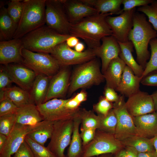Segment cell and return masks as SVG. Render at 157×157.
<instances>
[{
    "instance_id": "6da1fadb",
    "label": "cell",
    "mask_w": 157,
    "mask_h": 157,
    "mask_svg": "<svg viewBox=\"0 0 157 157\" xmlns=\"http://www.w3.org/2000/svg\"><path fill=\"white\" fill-rule=\"evenodd\" d=\"M110 13H97L86 17L76 23L71 24L69 34L83 40L88 47L96 49L101 45L104 37L112 35V31L106 21Z\"/></svg>"
},
{
    "instance_id": "7a4b0ae2",
    "label": "cell",
    "mask_w": 157,
    "mask_h": 157,
    "mask_svg": "<svg viewBox=\"0 0 157 157\" xmlns=\"http://www.w3.org/2000/svg\"><path fill=\"white\" fill-rule=\"evenodd\" d=\"M133 22L129 40L132 42L135 49L137 63L144 69L150 56L148 49L149 44L151 40L157 37V32L143 13L135 12Z\"/></svg>"
},
{
    "instance_id": "3957f363",
    "label": "cell",
    "mask_w": 157,
    "mask_h": 157,
    "mask_svg": "<svg viewBox=\"0 0 157 157\" xmlns=\"http://www.w3.org/2000/svg\"><path fill=\"white\" fill-rule=\"evenodd\" d=\"M71 36L60 34L46 24L28 33L21 38L24 48L31 51L50 53L58 44Z\"/></svg>"
},
{
    "instance_id": "277c9868",
    "label": "cell",
    "mask_w": 157,
    "mask_h": 157,
    "mask_svg": "<svg viewBox=\"0 0 157 157\" xmlns=\"http://www.w3.org/2000/svg\"><path fill=\"white\" fill-rule=\"evenodd\" d=\"M22 14L13 38L21 39L45 24L46 0H24Z\"/></svg>"
},
{
    "instance_id": "5b68a950",
    "label": "cell",
    "mask_w": 157,
    "mask_h": 157,
    "mask_svg": "<svg viewBox=\"0 0 157 157\" xmlns=\"http://www.w3.org/2000/svg\"><path fill=\"white\" fill-rule=\"evenodd\" d=\"M104 79L99 62L95 58L81 64L76 69L69 86V94L79 88L98 85Z\"/></svg>"
},
{
    "instance_id": "8992f818",
    "label": "cell",
    "mask_w": 157,
    "mask_h": 157,
    "mask_svg": "<svg viewBox=\"0 0 157 157\" xmlns=\"http://www.w3.org/2000/svg\"><path fill=\"white\" fill-rule=\"evenodd\" d=\"M22 55V64L37 74L51 77L59 71L61 67L57 61L50 53L33 52L24 48Z\"/></svg>"
},
{
    "instance_id": "52a82bcc",
    "label": "cell",
    "mask_w": 157,
    "mask_h": 157,
    "mask_svg": "<svg viewBox=\"0 0 157 157\" xmlns=\"http://www.w3.org/2000/svg\"><path fill=\"white\" fill-rule=\"evenodd\" d=\"M124 146L114 135L96 130L93 139L83 147L81 157H92L107 154H115Z\"/></svg>"
},
{
    "instance_id": "ba28073f",
    "label": "cell",
    "mask_w": 157,
    "mask_h": 157,
    "mask_svg": "<svg viewBox=\"0 0 157 157\" xmlns=\"http://www.w3.org/2000/svg\"><path fill=\"white\" fill-rule=\"evenodd\" d=\"M74 119L61 120L53 122L50 141L47 147L56 157H66L65 148L70 143Z\"/></svg>"
},
{
    "instance_id": "9c48e42d",
    "label": "cell",
    "mask_w": 157,
    "mask_h": 157,
    "mask_svg": "<svg viewBox=\"0 0 157 157\" xmlns=\"http://www.w3.org/2000/svg\"><path fill=\"white\" fill-rule=\"evenodd\" d=\"M70 98L53 99L37 106V107L44 120L54 122L74 119L79 116L81 109L71 110L67 108L65 105Z\"/></svg>"
},
{
    "instance_id": "30bf717a",
    "label": "cell",
    "mask_w": 157,
    "mask_h": 157,
    "mask_svg": "<svg viewBox=\"0 0 157 157\" xmlns=\"http://www.w3.org/2000/svg\"><path fill=\"white\" fill-rule=\"evenodd\" d=\"M45 19V24L49 27L60 34H69L71 24L65 11L62 0H46Z\"/></svg>"
},
{
    "instance_id": "8fae6325",
    "label": "cell",
    "mask_w": 157,
    "mask_h": 157,
    "mask_svg": "<svg viewBox=\"0 0 157 157\" xmlns=\"http://www.w3.org/2000/svg\"><path fill=\"white\" fill-rule=\"evenodd\" d=\"M50 54L58 62L60 67L82 64L95 58L94 49L88 48L79 52L68 47L65 42L55 47Z\"/></svg>"
},
{
    "instance_id": "7c38bea8",
    "label": "cell",
    "mask_w": 157,
    "mask_h": 157,
    "mask_svg": "<svg viewBox=\"0 0 157 157\" xmlns=\"http://www.w3.org/2000/svg\"><path fill=\"white\" fill-rule=\"evenodd\" d=\"M118 100L113 104V110L117 119L114 136L119 141L129 137L138 135L133 116L128 112L125 106L124 96L119 95Z\"/></svg>"
},
{
    "instance_id": "4fadbf2b",
    "label": "cell",
    "mask_w": 157,
    "mask_h": 157,
    "mask_svg": "<svg viewBox=\"0 0 157 157\" xmlns=\"http://www.w3.org/2000/svg\"><path fill=\"white\" fill-rule=\"evenodd\" d=\"M136 8L124 11L119 15L106 18V21L112 31L113 36L119 42H126L129 40V33L133 26V15Z\"/></svg>"
},
{
    "instance_id": "5bb4252c",
    "label": "cell",
    "mask_w": 157,
    "mask_h": 157,
    "mask_svg": "<svg viewBox=\"0 0 157 157\" xmlns=\"http://www.w3.org/2000/svg\"><path fill=\"white\" fill-rule=\"evenodd\" d=\"M37 124L31 126L16 123L7 137L4 147L0 151V157H11L14 154L25 141L27 135L35 129Z\"/></svg>"
},
{
    "instance_id": "9a60e30c",
    "label": "cell",
    "mask_w": 157,
    "mask_h": 157,
    "mask_svg": "<svg viewBox=\"0 0 157 157\" xmlns=\"http://www.w3.org/2000/svg\"><path fill=\"white\" fill-rule=\"evenodd\" d=\"M125 104L128 112L133 117L155 111L151 95L140 90L128 97Z\"/></svg>"
},
{
    "instance_id": "2e32d148",
    "label": "cell",
    "mask_w": 157,
    "mask_h": 157,
    "mask_svg": "<svg viewBox=\"0 0 157 157\" xmlns=\"http://www.w3.org/2000/svg\"><path fill=\"white\" fill-rule=\"evenodd\" d=\"M4 65L13 83L30 93L37 74L21 64L11 63Z\"/></svg>"
},
{
    "instance_id": "e0dca14e",
    "label": "cell",
    "mask_w": 157,
    "mask_h": 157,
    "mask_svg": "<svg viewBox=\"0 0 157 157\" xmlns=\"http://www.w3.org/2000/svg\"><path fill=\"white\" fill-rule=\"evenodd\" d=\"M24 48L21 39L13 38L0 41V63L6 65L11 63L22 64V51Z\"/></svg>"
},
{
    "instance_id": "ac0fdd59",
    "label": "cell",
    "mask_w": 157,
    "mask_h": 157,
    "mask_svg": "<svg viewBox=\"0 0 157 157\" xmlns=\"http://www.w3.org/2000/svg\"><path fill=\"white\" fill-rule=\"evenodd\" d=\"M101 40V45L94 49L96 56L101 59V71L103 74L110 62L119 57L121 49L118 41L112 35L104 37Z\"/></svg>"
},
{
    "instance_id": "d6986e66",
    "label": "cell",
    "mask_w": 157,
    "mask_h": 157,
    "mask_svg": "<svg viewBox=\"0 0 157 157\" xmlns=\"http://www.w3.org/2000/svg\"><path fill=\"white\" fill-rule=\"evenodd\" d=\"M68 66L61 67L59 71L51 77L44 101L63 97L69 87V73Z\"/></svg>"
},
{
    "instance_id": "ffe728a7",
    "label": "cell",
    "mask_w": 157,
    "mask_h": 157,
    "mask_svg": "<svg viewBox=\"0 0 157 157\" xmlns=\"http://www.w3.org/2000/svg\"><path fill=\"white\" fill-rule=\"evenodd\" d=\"M68 20L71 24L98 13L94 8L87 6L80 0H62Z\"/></svg>"
},
{
    "instance_id": "44dd1931",
    "label": "cell",
    "mask_w": 157,
    "mask_h": 157,
    "mask_svg": "<svg viewBox=\"0 0 157 157\" xmlns=\"http://www.w3.org/2000/svg\"><path fill=\"white\" fill-rule=\"evenodd\" d=\"M133 117L138 135L150 138L157 134V111Z\"/></svg>"
},
{
    "instance_id": "7402d4cb",
    "label": "cell",
    "mask_w": 157,
    "mask_h": 157,
    "mask_svg": "<svg viewBox=\"0 0 157 157\" xmlns=\"http://www.w3.org/2000/svg\"><path fill=\"white\" fill-rule=\"evenodd\" d=\"M142 79L135 75L132 69L126 65L120 83L115 90L128 98L140 90V84Z\"/></svg>"
},
{
    "instance_id": "603a6c76",
    "label": "cell",
    "mask_w": 157,
    "mask_h": 157,
    "mask_svg": "<svg viewBox=\"0 0 157 157\" xmlns=\"http://www.w3.org/2000/svg\"><path fill=\"white\" fill-rule=\"evenodd\" d=\"M16 123L28 125H34L44 120L34 104L17 108L15 113Z\"/></svg>"
},
{
    "instance_id": "cb8c5ba5",
    "label": "cell",
    "mask_w": 157,
    "mask_h": 157,
    "mask_svg": "<svg viewBox=\"0 0 157 157\" xmlns=\"http://www.w3.org/2000/svg\"><path fill=\"white\" fill-rule=\"evenodd\" d=\"M4 99L10 100L17 108L35 104L30 92L16 86L0 92V101Z\"/></svg>"
},
{
    "instance_id": "d4e9b609",
    "label": "cell",
    "mask_w": 157,
    "mask_h": 157,
    "mask_svg": "<svg viewBox=\"0 0 157 157\" xmlns=\"http://www.w3.org/2000/svg\"><path fill=\"white\" fill-rule=\"evenodd\" d=\"M126 65L119 57L110 62L103 74L106 81L107 87L115 90L120 83Z\"/></svg>"
},
{
    "instance_id": "484cf974",
    "label": "cell",
    "mask_w": 157,
    "mask_h": 157,
    "mask_svg": "<svg viewBox=\"0 0 157 157\" xmlns=\"http://www.w3.org/2000/svg\"><path fill=\"white\" fill-rule=\"evenodd\" d=\"M18 24L9 15L7 8L0 3V40L7 41L13 39Z\"/></svg>"
},
{
    "instance_id": "4316f807",
    "label": "cell",
    "mask_w": 157,
    "mask_h": 157,
    "mask_svg": "<svg viewBox=\"0 0 157 157\" xmlns=\"http://www.w3.org/2000/svg\"><path fill=\"white\" fill-rule=\"evenodd\" d=\"M51 77L44 74H37L30 92L34 103L36 106L44 102Z\"/></svg>"
},
{
    "instance_id": "83f0119b",
    "label": "cell",
    "mask_w": 157,
    "mask_h": 157,
    "mask_svg": "<svg viewBox=\"0 0 157 157\" xmlns=\"http://www.w3.org/2000/svg\"><path fill=\"white\" fill-rule=\"evenodd\" d=\"M118 42L121 49L119 57L126 65L132 69L135 75L141 77L144 69L133 57L132 52L134 47L133 43L129 40L125 42Z\"/></svg>"
},
{
    "instance_id": "f1b7e54d",
    "label": "cell",
    "mask_w": 157,
    "mask_h": 157,
    "mask_svg": "<svg viewBox=\"0 0 157 157\" xmlns=\"http://www.w3.org/2000/svg\"><path fill=\"white\" fill-rule=\"evenodd\" d=\"M83 3L94 8L98 13L119 15L123 0H81Z\"/></svg>"
},
{
    "instance_id": "f546056e",
    "label": "cell",
    "mask_w": 157,
    "mask_h": 157,
    "mask_svg": "<svg viewBox=\"0 0 157 157\" xmlns=\"http://www.w3.org/2000/svg\"><path fill=\"white\" fill-rule=\"evenodd\" d=\"M53 122L44 120L38 123L35 129L30 132L26 136L35 142L44 146L47 140L51 137Z\"/></svg>"
},
{
    "instance_id": "4dcf8cb0",
    "label": "cell",
    "mask_w": 157,
    "mask_h": 157,
    "mask_svg": "<svg viewBox=\"0 0 157 157\" xmlns=\"http://www.w3.org/2000/svg\"><path fill=\"white\" fill-rule=\"evenodd\" d=\"M73 121V132L67 157H81L83 145L79 132V127L81 124L80 115L75 118Z\"/></svg>"
},
{
    "instance_id": "1f68e13d",
    "label": "cell",
    "mask_w": 157,
    "mask_h": 157,
    "mask_svg": "<svg viewBox=\"0 0 157 157\" xmlns=\"http://www.w3.org/2000/svg\"><path fill=\"white\" fill-rule=\"evenodd\" d=\"M120 141L124 146L132 147L138 152L155 151L152 138H149L135 135Z\"/></svg>"
},
{
    "instance_id": "d6a6232c",
    "label": "cell",
    "mask_w": 157,
    "mask_h": 157,
    "mask_svg": "<svg viewBox=\"0 0 157 157\" xmlns=\"http://www.w3.org/2000/svg\"><path fill=\"white\" fill-rule=\"evenodd\" d=\"M100 119V131L114 135L117 124V119L113 109L105 116L98 115Z\"/></svg>"
},
{
    "instance_id": "836d02e7",
    "label": "cell",
    "mask_w": 157,
    "mask_h": 157,
    "mask_svg": "<svg viewBox=\"0 0 157 157\" xmlns=\"http://www.w3.org/2000/svg\"><path fill=\"white\" fill-rule=\"evenodd\" d=\"M80 117L81 120V129H98L99 127L100 119L92 110L81 109Z\"/></svg>"
},
{
    "instance_id": "e575fe53",
    "label": "cell",
    "mask_w": 157,
    "mask_h": 157,
    "mask_svg": "<svg viewBox=\"0 0 157 157\" xmlns=\"http://www.w3.org/2000/svg\"><path fill=\"white\" fill-rule=\"evenodd\" d=\"M149 44L151 54L149 60L144 69L141 77L142 78L149 74L157 70V38H155L151 40Z\"/></svg>"
},
{
    "instance_id": "d590c367",
    "label": "cell",
    "mask_w": 157,
    "mask_h": 157,
    "mask_svg": "<svg viewBox=\"0 0 157 157\" xmlns=\"http://www.w3.org/2000/svg\"><path fill=\"white\" fill-rule=\"evenodd\" d=\"M137 10L147 16L149 22L157 32V1L153 0L150 4L138 8Z\"/></svg>"
},
{
    "instance_id": "8d00e7d4",
    "label": "cell",
    "mask_w": 157,
    "mask_h": 157,
    "mask_svg": "<svg viewBox=\"0 0 157 157\" xmlns=\"http://www.w3.org/2000/svg\"><path fill=\"white\" fill-rule=\"evenodd\" d=\"M8 13L15 22L18 24L21 17L24 7L23 1L12 0L7 3Z\"/></svg>"
},
{
    "instance_id": "74e56055",
    "label": "cell",
    "mask_w": 157,
    "mask_h": 157,
    "mask_svg": "<svg viewBox=\"0 0 157 157\" xmlns=\"http://www.w3.org/2000/svg\"><path fill=\"white\" fill-rule=\"evenodd\" d=\"M25 140L30 147L35 157H56L47 147L35 142L26 136Z\"/></svg>"
},
{
    "instance_id": "f35d334b",
    "label": "cell",
    "mask_w": 157,
    "mask_h": 157,
    "mask_svg": "<svg viewBox=\"0 0 157 157\" xmlns=\"http://www.w3.org/2000/svg\"><path fill=\"white\" fill-rule=\"evenodd\" d=\"M16 123L15 113L0 116V134L8 136Z\"/></svg>"
},
{
    "instance_id": "ab89813d",
    "label": "cell",
    "mask_w": 157,
    "mask_h": 157,
    "mask_svg": "<svg viewBox=\"0 0 157 157\" xmlns=\"http://www.w3.org/2000/svg\"><path fill=\"white\" fill-rule=\"evenodd\" d=\"M1 65L0 68V92H3L11 87L13 82L5 65Z\"/></svg>"
},
{
    "instance_id": "60d3db41",
    "label": "cell",
    "mask_w": 157,
    "mask_h": 157,
    "mask_svg": "<svg viewBox=\"0 0 157 157\" xmlns=\"http://www.w3.org/2000/svg\"><path fill=\"white\" fill-rule=\"evenodd\" d=\"M113 108V105L105 97H101L99 102L94 106V110L98 115L105 116Z\"/></svg>"
},
{
    "instance_id": "b9f144b4",
    "label": "cell",
    "mask_w": 157,
    "mask_h": 157,
    "mask_svg": "<svg viewBox=\"0 0 157 157\" xmlns=\"http://www.w3.org/2000/svg\"><path fill=\"white\" fill-rule=\"evenodd\" d=\"M153 0H123L122 4L123 8L119 13L120 15L123 12L131 10L137 6H142L150 4Z\"/></svg>"
},
{
    "instance_id": "7bdbcfd3",
    "label": "cell",
    "mask_w": 157,
    "mask_h": 157,
    "mask_svg": "<svg viewBox=\"0 0 157 157\" xmlns=\"http://www.w3.org/2000/svg\"><path fill=\"white\" fill-rule=\"evenodd\" d=\"M17 107L10 101L4 99L0 101V116L15 113Z\"/></svg>"
},
{
    "instance_id": "ee69618b",
    "label": "cell",
    "mask_w": 157,
    "mask_h": 157,
    "mask_svg": "<svg viewBox=\"0 0 157 157\" xmlns=\"http://www.w3.org/2000/svg\"><path fill=\"white\" fill-rule=\"evenodd\" d=\"M97 129L80 128L81 137L82 140L83 147L90 142L94 138Z\"/></svg>"
},
{
    "instance_id": "f6af8a7d",
    "label": "cell",
    "mask_w": 157,
    "mask_h": 157,
    "mask_svg": "<svg viewBox=\"0 0 157 157\" xmlns=\"http://www.w3.org/2000/svg\"><path fill=\"white\" fill-rule=\"evenodd\" d=\"M13 157H35L29 146L25 140Z\"/></svg>"
},
{
    "instance_id": "bcb514c9",
    "label": "cell",
    "mask_w": 157,
    "mask_h": 157,
    "mask_svg": "<svg viewBox=\"0 0 157 157\" xmlns=\"http://www.w3.org/2000/svg\"><path fill=\"white\" fill-rule=\"evenodd\" d=\"M140 83L145 85L157 86V71L151 73L143 77Z\"/></svg>"
},
{
    "instance_id": "7dc6e473",
    "label": "cell",
    "mask_w": 157,
    "mask_h": 157,
    "mask_svg": "<svg viewBox=\"0 0 157 157\" xmlns=\"http://www.w3.org/2000/svg\"><path fill=\"white\" fill-rule=\"evenodd\" d=\"M115 90L106 87L104 91V97L110 102L117 101L119 99V96L118 95Z\"/></svg>"
},
{
    "instance_id": "c3c4849f",
    "label": "cell",
    "mask_w": 157,
    "mask_h": 157,
    "mask_svg": "<svg viewBox=\"0 0 157 157\" xmlns=\"http://www.w3.org/2000/svg\"><path fill=\"white\" fill-rule=\"evenodd\" d=\"M81 103L77 101L74 98H71L67 102L65 105V107L70 110H75L78 108Z\"/></svg>"
},
{
    "instance_id": "681fc988",
    "label": "cell",
    "mask_w": 157,
    "mask_h": 157,
    "mask_svg": "<svg viewBox=\"0 0 157 157\" xmlns=\"http://www.w3.org/2000/svg\"><path fill=\"white\" fill-rule=\"evenodd\" d=\"M79 42V39L78 38L71 35L67 39L65 42L68 47L72 48H74Z\"/></svg>"
},
{
    "instance_id": "f907efd6",
    "label": "cell",
    "mask_w": 157,
    "mask_h": 157,
    "mask_svg": "<svg viewBox=\"0 0 157 157\" xmlns=\"http://www.w3.org/2000/svg\"><path fill=\"white\" fill-rule=\"evenodd\" d=\"M125 149L127 157H138V152L133 148L126 147Z\"/></svg>"
},
{
    "instance_id": "816d5d0a",
    "label": "cell",
    "mask_w": 157,
    "mask_h": 157,
    "mask_svg": "<svg viewBox=\"0 0 157 157\" xmlns=\"http://www.w3.org/2000/svg\"><path fill=\"white\" fill-rule=\"evenodd\" d=\"M74 98L78 102L81 103L87 100V95L86 93L84 91H81L78 93Z\"/></svg>"
},
{
    "instance_id": "f5cc1de1",
    "label": "cell",
    "mask_w": 157,
    "mask_h": 157,
    "mask_svg": "<svg viewBox=\"0 0 157 157\" xmlns=\"http://www.w3.org/2000/svg\"><path fill=\"white\" fill-rule=\"evenodd\" d=\"M138 157H157L155 151L150 152H138Z\"/></svg>"
},
{
    "instance_id": "db71d44e",
    "label": "cell",
    "mask_w": 157,
    "mask_h": 157,
    "mask_svg": "<svg viewBox=\"0 0 157 157\" xmlns=\"http://www.w3.org/2000/svg\"><path fill=\"white\" fill-rule=\"evenodd\" d=\"M7 137L5 135L0 134V151L2 150L6 144Z\"/></svg>"
},
{
    "instance_id": "11a10c76",
    "label": "cell",
    "mask_w": 157,
    "mask_h": 157,
    "mask_svg": "<svg viewBox=\"0 0 157 157\" xmlns=\"http://www.w3.org/2000/svg\"><path fill=\"white\" fill-rule=\"evenodd\" d=\"M74 50L76 51L81 52H83L85 49V46L83 43L79 42L74 47Z\"/></svg>"
},
{
    "instance_id": "9f6ffc18",
    "label": "cell",
    "mask_w": 157,
    "mask_h": 157,
    "mask_svg": "<svg viewBox=\"0 0 157 157\" xmlns=\"http://www.w3.org/2000/svg\"><path fill=\"white\" fill-rule=\"evenodd\" d=\"M114 157H127L125 149H122L116 153Z\"/></svg>"
},
{
    "instance_id": "6f0895ef",
    "label": "cell",
    "mask_w": 157,
    "mask_h": 157,
    "mask_svg": "<svg viewBox=\"0 0 157 157\" xmlns=\"http://www.w3.org/2000/svg\"><path fill=\"white\" fill-rule=\"evenodd\" d=\"M151 95L154 102L155 111H157V91Z\"/></svg>"
},
{
    "instance_id": "680465c9",
    "label": "cell",
    "mask_w": 157,
    "mask_h": 157,
    "mask_svg": "<svg viewBox=\"0 0 157 157\" xmlns=\"http://www.w3.org/2000/svg\"><path fill=\"white\" fill-rule=\"evenodd\" d=\"M155 151L157 155V134L152 138Z\"/></svg>"
},
{
    "instance_id": "91938a15",
    "label": "cell",
    "mask_w": 157,
    "mask_h": 157,
    "mask_svg": "<svg viewBox=\"0 0 157 157\" xmlns=\"http://www.w3.org/2000/svg\"><path fill=\"white\" fill-rule=\"evenodd\" d=\"M113 154H107L99 155L98 157H113Z\"/></svg>"
},
{
    "instance_id": "94428289",
    "label": "cell",
    "mask_w": 157,
    "mask_h": 157,
    "mask_svg": "<svg viewBox=\"0 0 157 157\" xmlns=\"http://www.w3.org/2000/svg\"><path fill=\"white\" fill-rule=\"evenodd\" d=\"M156 71H157V70H156Z\"/></svg>"
}]
</instances>
